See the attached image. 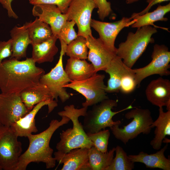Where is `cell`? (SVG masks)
Instances as JSON below:
<instances>
[{
	"label": "cell",
	"mask_w": 170,
	"mask_h": 170,
	"mask_svg": "<svg viewBox=\"0 0 170 170\" xmlns=\"http://www.w3.org/2000/svg\"><path fill=\"white\" fill-rule=\"evenodd\" d=\"M44 74L32 57L22 61L5 59L0 65V89L3 93H20L38 83Z\"/></svg>",
	"instance_id": "6da1fadb"
},
{
	"label": "cell",
	"mask_w": 170,
	"mask_h": 170,
	"mask_svg": "<svg viewBox=\"0 0 170 170\" xmlns=\"http://www.w3.org/2000/svg\"><path fill=\"white\" fill-rule=\"evenodd\" d=\"M61 117L60 121L51 120L48 128L41 133L36 134H31L27 136L29 146L20 156L14 170H26L27 166L32 162L44 163L47 169L55 166L56 161L52 156L53 150L50 147V140L55 131L67 124L70 120L67 117Z\"/></svg>",
	"instance_id": "7a4b0ae2"
},
{
	"label": "cell",
	"mask_w": 170,
	"mask_h": 170,
	"mask_svg": "<svg viewBox=\"0 0 170 170\" xmlns=\"http://www.w3.org/2000/svg\"><path fill=\"white\" fill-rule=\"evenodd\" d=\"M88 109V107H85L77 109L74 105H70L65 106L63 110L58 113L61 117L65 116L69 118L73 124L72 128H68L60 133V139L56 145L58 151L67 153L73 149H89L94 146L78 120L80 116L86 115Z\"/></svg>",
	"instance_id": "3957f363"
},
{
	"label": "cell",
	"mask_w": 170,
	"mask_h": 170,
	"mask_svg": "<svg viewBox=\"0 0 170 170\" xmlns=\"http://www.w3.org/2000/svg\"><path fill=\"white\" fill-rule=\"evenodd\" d=\"M157 31L156 27L146 26L138 28L135 33L129 32L126 40L120 43L116 48V55L132 68L149 44L154 42L152 36Z\"/></svg>",
	"instance_id": "277c9868"
},
{
	"label": "cell",
	"mask_w": 170,
	"mask_h": 170,
	"mask_svg": "<svg viewBox=\"0 0 170 170\" xmlns=\"http://www.w3.org/2000/svg\"><path fill=\"white\" fill-rule=\"evenodd\" d=\"M116 100L108 99H104L99 104L93 105L92 109L87 111L84 116L82 126L86 133H94L106 128H110L113 126L120 125L121 121H114L112 119L116 115L133 107L130 105L117 111H113L112 109L117 105Z\"/></svg>",
	"instance_id": "5b68a950"
},
{
	"label": "cell",
	"mask_w": 170,
	"mask_h": 170,
	"mask_svg": "<svg viewBox=\"0 0 170 170\" xmlns=\"http://www.w3.org/2000/svg\"><path fill=\"white\" fill-rule=\"evenodd\" d=\"M125 117L133 120L123 128H120L119 125L116 124L110 128L115 137L125 144L141 133L148 134L150 133L153 120L148 109L135 108L127 112Z\"/></svg>",
	"instance_id": "8992f818"
},
{
	"label": "cell",
	"mask_w": 170,
	"mask_h": 170,
	"mask_svg": "<svg viewBox=\"0 0 170 170\" xmlns=\"http://www.w3.org/2000/svg\"><path fill=\"white\" fill-rule=\"evenodd\" d=\"M60 41L61 50L58 61L50 72L41 77L39 82L48 87L57 102L59 97L61 102L64 103L70 97V95L66 91L64 86L71 82V81L66 73L63 65V56L65 54L67 45L63 41Z\"/></svg>",
	"instance_id": "52a82bcc"
},
{
	"label": "cell",
	"mask_w": 170,
	"mask_h": 170,
	"mask_svg": "<svg viewBox=\"0 0 170 170\" xmlns=\"http://www.w3.org/2000/svg\"><path fill=\"white\" fill-rule=\"evenodd\" d=\"M18 137L10 127L0 123V166L2 170H15L22 151Z\"/></svg>",
	"instance_id": "ba28073f"
},
{
	"label": "cell",
	"mask_w": 170,
	"mask_h": 170,
	"mask_svg": "<svg viewBox=\"0 0 170 170\" xmlns=\"http://www.w3.org/2000/svg\"><path fill=\"white\" fill-rule=\"evenodd\" d=\"M104 74L96 73L87 79L71 81L64 87L71 88L83 95L86 101L82 104L83 107H88L109 99L105 91Z\"/></svg>",
	"instance_id": "9c48e42d"
},
{
	"label": "cell",
	"mask_w": 170,
	"mask_h": 170,
	"mask_svg": "<svg viewBox=\"0 0 170 170\" xmlns=\"http://www.w3.org/2000/svg\"><path fill=\"white\" fill-rule=\"evenodd\" d=\"M152 60L143 67L133 69L135 80L139 87L142 81L150 76L157 74L161 76L170 74V52L164 44H155L151 56Z\"/></svg>",
	"instance_id": "30bf717a"
},
{
	"label": "cell",
	"mask_w": 170,
	"mask_h": 170,
	"mask_svg": "<svg viewBox=\"0 0 170 170\" xmlns=\"http://www.w3.org/2000/svg\"><path fill=\"white\" fill-rule=\"evenodd\" d=\"M96 6L93 0H72L66 13L67 20H73L78 29V36L92 35L90 26L92 12Z\"/></svg>",
	"instance_id": "8fae6325"
},
{
	"label": "cell",
	"mask_w": 170,
	"mask_h": 170,
	"mask_svg": "<svg viewBox=\"0 0 170 170\" xmlns=\"http://www.w3.org/2000/svg\"><path fill=\"white\" fill-rule=\"evenodd\" d=\"M29 111L23 103L20 93H0V123L10 127Z\"/></svg>",
	"instance_id": "7c38bea8"
},
{
	"label": "cell",
	"mask_w": 170,
	"mask_h": 170,
	"mask_svg": "<svg viewBox=\"0 0 170 170\" xmlns=\"http://www.w3.org/2000/svg\"><path fill=\"white\" fill-rule=\"evenodd\" d=\"M135 21L131 17H123L121 20L113 22L91 19L90 26L98 33L99 38L103 44L116 54V48L115 46V42L117 36L122 29L131 26Z\"/></svg>",
	"instance_id": "4fadbf2b"
},
{
	"label": "cell",
	"mask_w": 170,
	"mask_h": 170,
	"mask_svg": "<svg viewBox=\"0 0 170 170\" xmlns=\"http://www.w3.org/2000/svg\"><path fill=\"white\" fill-rule=\"evenodd\" d=\"M86 39L89 49L87 59L93 65L96 72L105 71L116 54L108 49L99 38H95L92 35Z\"/></svg>",
	"instance_id": "5bb4252c"
},
{
	"label": "cell",
	"mask_w": 170,
	"mask_h": 170,
	"mask_svg": "<svg viewBox=\"0 0 170 170\" xmlns=\"http://www.w3.org/2000/svg\"><path fill=\"white\" fill-rule=\"evenodd\" d=\"M32 14L42 21L49 25L53 34L57 36L68 20L66 14H63L55 5L42 4L34 5Z\"/></svg>",
	"instance_id": "9a60e30c"
},
{
	"label": "cell",
	"mask_w": 170,
	"mask_h": 170,
	"mask_svg": "<svg viewBox=\"0 0 170 170\" xmlns=\"http://www.w3.org/2000/svg\"><path fill=\"white\" fill-rule=\"evenodd\" d=\"M21 99L27 109L31 111L35 105L42 101L50 104L48 113L58 106L57 102L48 87L39 82L37 84L27 88L20 93Z\"/></svg>",
	"instance_id": "2e32d148"
},
{
	"label": "cell",
	"mask_w": 170,
	"mask_h": 170,
	"mask_svg": "<svg viewBox=\"0 0 170 170\" xmlns=\"http://www.w3.org/2000/svg\"><path fill=\"white\" fill-rule=\"evenodd\" d=\"M88 148H77L67 153L60 151L54 154L56 161L63 164L61 170H91L88 163Z\"/></svg>",
	"instance_id": "e0dca14e"
},
{
	"label": "cell",
	"mask_w": 170,
	"mask_h": 170,
	"mask_svg": "<svg viewBox=\"0 0 170 170\" xmlns=\"http://www.w3.org/2000/svg\"><path fill=\"white\" fill-rule=\"evenodd\" d=\"M145 93L148 100L159 107L166 106L170 110V81L160 77L151 81L147 86Z\"/></svg>",
	"instance_id": "ac0fdd59"
},
{
	"label": "cell",
	"mask_w": 170,
	"mask_h": 170,
	"mask_svg": "<svg viewBox=\"0 0 170 170\" xmlns=\"http://www.w3.org/2000/svg\"><path fill=\"white\" fill-rule=\"evenodd\" d=\"M108 73L110 78L105 88L106 93H118L120 91L122 78L125 75L133 72L123 62L122 59L116 55L105 71Z\"/></svg>",
	"instance_id": "d6986e66"
},
{
	"label": "cell",
	"mask_w": 170,
	"mask_h": 170,
	"mask_svg": "<svg viewBox=\"0 0 170 170\" xmlns=\"http://www.w3.org/2000/svg\"><path fill=\"white\" fill-rule=\"evenodd\" d=\"M46 105L48 106V109L49 108L50 104L47 101H42L37 104L25 116L10 125V127L18 137H27L32 133L38 131L35 124V117L40 110Z\"/></svg>",
	"instance_id": "ffe728a7"
},
{
	"label": "cell",
	"mask_w": 170,
	"mask_h": 170,
	"mask_svg": "<svg viewBox=\"0 0 170 170\" xmlns=\"http://www.w3.org/2000/svg\"><path fill=\"white\" fill-rule=\"evenodd\" d=\"M12 54L10 58H14L20 60L26 56L28 45L31 42L27 29L24 24L22 26H15L10 31Z\"/></svg>",
	"instance_id": "44dd1931"
},
{
	"label": "cell",
	"mask_w": 170,
	"mask_h": 170,
	"mask_svg": "<svg viewBox=\"0 0 170 170\" xmlns=\"http://www.w3.org/2000/svg\"><path fill=\"white\" fill-rule=\"evenodd\" d=\"M168 146V144H166L159 151L152 154H148L143 151H141L138 155H130L128 156L133 162L143 163L145 165L146 167L170 170V158H167L164 155Z\"/></svg>",
	"instance_id": "7402d4cb"
},
{
	"label": "cell",
	"mask_w": 170,
	"mask_h": 170,
	"mask_svg": "<svg viewBox=\"0 0 170 170\" xmlns=\"http://www.w3.org/2000/svg\"><path fill=\"white\" fill-rule=\"evenodd\" d=\"M64 70L71 82L87 79L97 73L93 65L85 60L70 57Z\"/></svg>",
	"instance_id": "603a6c76"
},
{
	"label": "cell",
	"mask_w": 170,
	"mask_h": 170,
	"mask_svg": "<svg viewBox=\"0 0 170 170\" xmlns=\"http://www.w3.org/2000/svg\"><path fill=\"white\" fill-rule=\"evenodd\" d=\"M159 112L158 118L150 126L151 128H156L155 137L150 144L153 149L157 150L161 149L162 140L166 136H170V110L165 112L163 107H160Z\"/></svg>",
	"instance_id": "cb8c5ba5"
},
{
	"label": "cell",
	"mask_w": 170,
	"mask_h": 170,
	"mask_svg": "<svg viewBox=\"0 0 170 170\" xmlns=\"http://www.w3.org/2000/svg\"><path fill=\"white\" fill-rule=\"evenodd\" d=\"M57 39V36L53 34L42 42L32 45V58L36 63L52 62L53 61L54 56L58 51L56 45Z\"/></svg>",
	"instance_id": "d4e9b609"
},
{
	"label": "cell",
	"mask_w": 170,
	"mask_h": 170,
	"mask_svg": "<svg viewBox=\"0 0 170 170\" xmlns=\"http://www.w3.org/2000/svg\"><path fill=\"white\" fill-rule=\"evenodd\" d=\"M170 11V3L165 5H159L154 11L147 12L141 15H137L135 13L131 16L135 22L131 26L132 28H139L146 26H154V23L158 21H167L168 18L165 15Z\"/></svg>",
	"instance_id": "484cf974"
},
{
	"label": "cell",
	"mask_w": 170,
	"mask_h": 170,
	"mask_svg": "<svg viewBox=\"0 0 170 170\" xmlns=\"http://www.w3.org/2000/svg\"><path fill=\"white\" fill-rule=\"evenodd\" d=\"M25 25L27 29L31 45L42 42L53 35L49 25L37 17L34 21L26 22Z\"/></svg>",
	"instance_id": "4316f807"
},
{
	"label": "cell",
	"mask_w": 170,
	"mask_h": 170,
	"mask_svg": "<svg viewBox=\"0 0 170 170\" xmlns=\"http://www.w3.org/2000/svg\"><path fill=\"white\" fill-rule=\"evenodd\" d=\"M115 148L106 152L100 151L94 146L88 149V163L91 170H105L114 158Z\"/></svg>",
	"instance_id": "83f0119b"
},
{
	"label": "cell",
	"mask_w": 170,
	"mask_h": 170,
	"mask_svg": "<svg viewBox=\"0 0 170 170\" xmlns=\"http://www.w3.org/2000/svg\"><path fill=\"white\" fill-rule=\"evenodd\" d=\"M88 48L86 38L80 36L67 45L65 54L70 58L81 60L87 59Z\"/></svg>",
	"instance_id": "f1b7e54d"
},
{
	"label": "cell",
	"mask_w": 170,
	"mask_h": 170,
	"mask_svg": "<svg viewBox=\"0 0 170 170\" xmlns=\"http://www.w3.org/2000/svg\"><path fill=\"white\" fill-rule=\"evenodd\" d=\"M116 156L105 170H132L134 162L128 157L123 149L119 145L115 147Z\"/></svg>",
	"instance_id": "f546056e"
},
{
	"label": "cell",
	"mask_w": 170,
	"mask_h": 170,
	"mask_svg": "<svg viewBox=\"0 0 170 170\" xmlns=\"http://www.w3.org/2000/svg\"><path fill=\"white\" fill-rule=\"evenodd\" d=\"M94 146L102 152L108 151L109 139L110 133L108 129H104L97 132L86 133Z\"/></svg>",
	"instance_id": "4dcf8cb0"
},
{
	"label": "cell",
	"mask_w": 170,
	"mask_h": 170,
	"mask_svg": "<svg viewBox=\"0 0 170 170\" xmlns=\"http://www.w3.org/2000/svg\"><path fill=\"white\" fill-rule=\"evenodd\" d=\"M76 24L73 20H67L61 28L57 36L58 39L63 41L67 45L76 39L77 34L74 26Z\"/></svg>",
	"instance_id": "1f68e13d"
},
{
	"label": "cell",
	"mask_w": 170,
	"mask_h": 170,
	"mask_svg": "<svg viewBox=\"0 0 170 170\" xmlns=\"http://www.w3.org/2000/svg\"><path fill=\"white\" fill-rule=\"evenodd\" d=\"M137 86L134 71L133 72L125 75L122 78L120 91L123 94H129L133 92Z\"/></svg>",
	"instance_id": "d6a6232c"
},
{
	"label": "cell",
	"mask_w": 170,
	"mask_h": 170,
	"mask_svg": "<svg viewBox=\"0 0 170 170\" xmlns=\"http://www.w3.org/2000/svg\"><path fill=\"white\" fill-rule=\"evenodd\" d=\"M72 0H29V2L33 5L47 4L56 5L63 14L66 13L68 7Z\"/></svg>",
	"instance_id": "836d02e7"
},
{
	"label": "cell",
	"mask_w": 170,
	"mask_h": 170,
	"mask_svg": "<svg viewBox=\"0 0 170 170\" xmlns=\"http://www.w3.org/2000/svg\"><path fill=\"white\" fill-rule=\"evenodd\" d=\"M98 8L97 13L99 18L103 21L112 12L111 3L107 0H93Z\"/></svg>",
	"instance_id": "e575fe53"
},
{
	"label": "cell",
	"mask_w": 170,
	"mask_h": 170,
	"mask_svg": "<svg viewBox=\"0 0 170 170\" xmlns=\"http://www.w3.org/2000/svg\"><path fill=\"white\" fill-rule=\"evenodd\" d=\"M12 54L11 39L7 41H0V65L3 59L10 57Z\"/></svg>",
	"instance_id": "d590c367"
},
{
	"label": "cell",
	"mask_w": 170,
	"mask_h": 170,
	"mask_svg": "<svg viewBox=\"0 0 170 170\" xmlns=\"http://www.w3.org/2000/svg\"><path fill=\"white\" fill-rule=\"evenodd\" d=\"M13 0H0V3L3 7L6 9L7 11L8 17L17 19L18 15L12 9L11 3Z\"/></svg>",
	"instance_id": "8d00e7d4"
},
{
	"label": "cell",
	"mask_w": 170,
	"mask_h": 170,
	"mask_svg": "<svg viewBox=\"0 0 170 170\" xmlns=\"http://www.w3.org/2000/svg\"><path fill=\"white\" fill-rule=\"evenodd\" d=\"M169 1L170 0H147L146 2L148 3V5L146 8L141 11L135 14L139 15L143 14L148 12L151 8L155 5Z\"/></svg>",
	"instance_id": "74e56055"
},
{
	"label": "cell",
	"mask_w": 170,
	"mask_h": 170,
	"mask_svg": "<svg viewBox=\"0 0 170 170\" xmlns=\"http://www.w3.org/2000/svg\"><path fill=\"white\" fill-rule=\"evenodd\" d=\"M140 0H126L125 2L127 4H130L137 2Z\"/></svg>",
	"instance_id": "f35d334b"
},
{
	"label": "cell",
	"mask_w": 170,
	"mask_h": 170,
	"mask_svg": "<svg viewBox=\"0 0 170 170\" xmlns=\"http://www.w3.org/2000/svg\"><path fill=\"white\" fill-rule=\"evenodd\" d=\"M162 142L166 144H168L170 143V139L165 138L162 140Z\"/></svg>",
	"instance_id": "ab89813d"
},
{
	"label": "cell",
	"mask_w": 170,
	"mask_h": 170,
	"mask_svg": "<svg viewBox=\"0 0 170 170\" xmlns=\"http://www.w3.org/2000/svg\"><path fill=\"white\" fill-rule=\"evenodd\" d=\"M2 170V168L0 166V170Z\"/></svg>",
	"instance_id": "60d3db41"
}]
</instances>
